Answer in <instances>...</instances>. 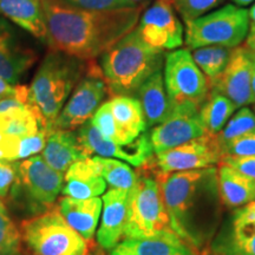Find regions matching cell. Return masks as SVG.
Returning <instances> with one entry per match:
<instances>
[{"label": "cell", "instance_id": "4", "mask_svg": "<svg viewBox=\"0 0 255 255\" xmlns=\"http://www.w3.org/2000/svg\"><path fill=\"white\" fill-rule=\"evenodd\" d=\"M88 62L51 50L41 62L28 87V104L53 129V123L79 81Z\"/></svg>", "mask_w": 255, "mask_h": 255}, {"label": "cell", "instance_id": "32", "mask_svg": "<svg viewBox=\"0 0 255 255\" xmlns=\"http://www.w3.org/2000/svg\"><path fill=\"white\" fill-rule=\"evenodd\" d=\"M21 234L0 200V255H18Z\"/></svg>", "mask_w": 255, "mask_h": 255}, {"label": "cell", "instance_id": "19", "mask_svg": "<svg viewBox=\"0 0 255 255\" xmlns=\"http://www.w3.org/2000/svg\"><path fill=\"white\" fill-rule=\"evenodd\" d=\"M43 158L58 171H66L75 162L91 157L72 130L52 129L47 135Z\"/></svg>", "mask_w": 255, "mask_h": 255}, {"label": "cell", "instance_id": "14", "mask_svg": "<svg viewBox=\"0 0 255 255\" xmlns=\"http://www.w3.org/2000/svg\"><path fill=\"white\" fill-rule=\"evenodd\" d=\"M253 70V53L246 46L234 47L223 71L218 77L208 81L210 90L228 97L238 108L252 104Z\"/></svg>", "mask_w": 255, "mask_h": 255}, {"label": "cell", "instance_id": "20", "mask_svg": "<svg viewBox=\"0 0 255 255\" xmlns=\"http://www.w3.org/2000/svg\"><path fill=\"white\" fill-rule=\"evenodd\" d=\"M57 208L70 227L87 241L92 240L103 208L101 197L77 200L64 196L58 201Z\"/></svg>", "mask_w": 255, "mask_h": 255}, {"label": "cell", "instance_id": "34", "mask_svg": "<svg viewBox=\"0 0 255 255\" xmlns=\"http://www.w3.org/2000/svg\"><path fill=\"white\" fill-rule=\"evenodd\" d=\"M170 1L186 23L209 13L213 8L222 4L223 0H170Z\"/></svg>", "mask_w": 255, "mask_h": 255}, {"label": "cell", "instance_id": "7", "mask_svg": "<svg viewBox=\"0 0 255 255\" xmlns=\"http://www.w3.org/2000/svg\"><path fill=\"white\" fill-rule=\"evenodd\" d=\"M251 19L246 8L228 4L202 17L186 21V44L189 50L220 45L231 49L246 39Z\"/></svg>", "mask_w": 255, "mask_h": 255}, {"label": "cell", "instance_id": "16", "mask_svg": "<svg viewBox=\"0 0 255 255\" xmlns=\"http://www.w3.org/2000/svg\"><path fill=\"white\" fill-rule=\"evenodd\" d=\"M18 181L26 195L38 206L55 203L64 186V175L46 163L43 156H32L18 163Z\"/></svg>", "mask_w": 255, "mask_h": 255}, {"label": "cell", "instance_id": "18", "mask_svg": "<svg viewBox=\"0 0 255 255\" xmlns=\"http://www.w3.org/2000/svg\"><path fill=\"white\" fill-rule=\"evenodd\" d=\"M129 191L110 189L103 195V215L97 231V244L102 250L113 251L122 240L127 222Z\"/></svg>", "mask_w": 255, "mask_h": 255}, {"label": "cell", "instance_id": "8", "mask_svg": "<svg viewBox=\"0 0 255 255\" xmlns=\"http://www.w3.org/2000/svg\"><path fill=\"white\" fill-rule=\"evenodd\" d=\"M163 79L173 105L190 103L200 108L209 95L208 79L187 49H177L165 55Z\"/></svg>", "mask_w": 255, "mask_h": 255}, {"label": "cell", "instance_id": "5", "mask_svg": "<svg viewBox=\"0 0 255 255\" xmlns=\"http://www.w3.org/2000/svg\"><path fill=\"white\" fill-rule=\"evenodd\" d=\"M176 234L164 206L161 187L148 162L137 169V180L128 195L124 239Z\"/></svg>", "mask_w": 255, "mask_h": 255}, {"label": "cell", "instance_id": "38", "mask_svg": "<svg viewBox=\"0 0 255 255\" xmlns=\"http://www.w3.org/2000/svg\"><path fill=\"white\" fill-rule=\"evenodd\" d=\"M18 182V163L17 162L0 161V197H6Z\"/></svg>", "mask_w": 255, "mask_h": 255}, {"label": "cell", "instance_id": "46", "mask_svg": "<svg viewBox=\"0 0 255 255\" xmlns=\"http://www.w3.org/2000/svg\"><path fill=\"white\" fill-rule=\"evenodd\" d=\"M88 255H104L103 252H102V250H98V248L96 247H91L90 251H89Z\"/></svg>", "mask_w": 255, "mask_h": 255}, {"label": "cell", "instance_id": "15", "mask_svg": "<svg viewBox=\"0 0 255 255\" xmlns=\"http://www.w3.org/2000/svg\"><path fill=\"white\" fill-rule=\"evenodd\" d=\"M210 248L215 255H255V201L233 212Z\"/></svg>", "mask_w": 255, "mask_h": 255}, {"label": "cell", "instance_id": "43", "mask_svg": "<svg viewBox=\"0 0 255 255\" xmlns=\"http://www.w3.org/2000/svg\"><path fill=\"white\" fill-rule=\"evenodd\" d=\"M252 104H255V56H254L253 79H252Z\"/></svg>", "mask_w": 255, "mask_h": 255}, {"label": "cell", "instance_id": "13", "mask_svg": "<svg viewBox=\"0 0 255 255\" xmlns=\"http://www.w3.org/2000/svg\"><path fill=\"white\" fill-rule=\"evenodd\" d=\"M199 109L190 103L174 105L167 120L151 130L150 141L155 154L206 135L199 116Z\"/></svg>", "mask_w": 255, "mask_h": 255}, {"label": "cell", "instance_id": "27", "mask_svg": "<svg viewBox=\"0 0 255 255\" xmlns=\"http://www.w3.org/2000/svg\"><path fill=\"white\" fill-rule=\"evenodd\" d=\"M41 128L52 130L43 117L36 110L32 109L30 105L21 109L0 114V131L6 135L23 138L34 135Z\"/></svg>", "mask_w": 255, "mask_h": 255}, {"label": "cell", "instance_id": "29", "mask_svg": "<svg viewBox=\"0 0 255 255\" xmlns=\"http://www.w3.org/2000/svg\"><path fill=\"white\" fill-rule=\"evenodd\" d=\"M97 157L101 176L110 186V189H122L129 191L136 183L137 171L124 162L116 158Z\"/></svg>", "mask_w": 255, "mask_h": 255}, {"label": "cell", "instance_id": "45", "mask_svg": "<svg viewBox=\"0 0 255 255\" xmlns=\"http://www.w3.org/2000/svg\"><path fill=\"white\" fill-rule=\"evenodd\" d=\"M248 13H250V19H251V23L255 25V2L253 5H252V7L250 11H248Z\"/></svg>", "mask_w": 255, "mask_h": 255}, {"label": "cell", "instance_id": "42", "mask_svg": "<svg viewBox=\"0 0 255 255\" xmlns=\"http://www.w3.org/2000/svg\"><path fill=\"white\" fill-rule=\"evenodd\" d=\"M15 85L8 84L7 82H5L4 79L0 78V97H4V96H8L13 94Z\"/></svg>", "mask_w": 255, "mask_h": 255}, {"label": "cell", "instance_id": "3", "mask_svg": "<svg viewBox=\"0 0 255 255\" xmlns=\"http://www.w3.org/2000/svg\"><path fill=\"white\" fill-rule=\"evenodd\" d=\"M163 65L164 51L144 43L136 28L104 52L100 60L108 90L116 96L135 95Z\"/></svg>", "mask_w": 255, "mask_h": 255}, {"label": "cell", "instance_id": "11", "mask_svg": "<svg viewBox=\"0 0 255 255\" xmlns=\"http://www.w3.org/2000/svg\"><path fill=\"white\" fill-rule=\"evenodd\" d=\"M136 30L154 49L177 50L184 43V28L170 0H155L143 12Z\"/></svg>", "mask_w": 255, "mask_h": 255}, {"label": "cell", "instance_id": "23", "mask_svg": "<svg viewBox=\"0 0 255 255\" xmlns=\"http://www.w3.org/2000/svg\"><path fill=\"white\" fill-rule=\"evenodd\" d=\"M218 184L220 197L225 207L237 209L255 201L254 178L223 162L218 167Z\"/></svg>", "mask_w": 255, "mask_h": 255}, {"label": "cell", "instance_id": "39", "mask_svg": "<svg viewBox=\"0 0 255 255\" xmlns=\"http://www.w3.org/2000/svg\"><path fill=\"white\" fill-rule=\"evenodd\" d=\"M223 163L231 165L242 174L255 180V155L252 156H225L221 159Z\"/></svg>", "mask_w": 255, "mask_h": 255}, {"label": "cell", "instance_id": "24", "mask_svg": "<svg viewBox=\"0 0 255 255\" xmlns=\"http://www.w3.org/2000/svg\"><path fill=\"white\" fill-rule=\"evenodd\" d=\"M0 15L46 43L47 31L40 0H0Z\"/></svg>", "mask_w": 255, "mask_h": 255}, {"label": "cell", "instance_id": "1", "mask_svg": "<svg viewBox=\"0 0 255 255\" xmlns=\"http://www.w3.org/2000/svg\"><path fill=\"white\" fill-rule=\"evenodd\" d=\"M50 50L94 60L135 30L148 4L108 11L72 7L62 0H40Z\"/></svg>", "mask_w": 255, "mask_h": 255}, {"label": "cell", "instance_id": "6", "mask_svg": "<svg viewBox=\"0 0 255 255\" xmlns=\"http://www.w3.org/2000/svg\"><path fill=\"white\" fill-rule=\"evenodd\" d=\"M20 234L21 242L32 255H88L91 248L56 207L25 220Z\"/></svg>", "mask_w": 255, "mask_h": 255}, {"label": "cell", "instance_id": "36", "mask_svg": "<svg viewBox=\"0 0 255 255\" xmlns=\"http://www.w3.org/2000/svg\"><path fill=\"white\" fill-rule=\"evenodd\" d=\"M62 1L72 7L88 9V11H108V9L137 6V4L132 2L131 0H62Z\"/></svg>", "mask_w": 255, "mask_h": 255}, {"label": "cell", "instance_id": "44", "mask_svg": "<svg viewBox=\"0 0 255 255\" xmlns=\"http://www.w3.org/2000/svg\"><path fill=\"white\" fill-rule=\"evenodd\" d=\"M233 2H234L235 5H238V6H247V5H250V4H252V2H254L255 0H232Z\"/></svg>", "mask_w": 255, "mask_h": 255}, {"label": "cell", "instance_id": "9", "mask_svg": "<svg viewBox=\"0 0 255 255\" xmlns=\"http://www.w3.org/2000/svg\"><path fill=\"white\" fill-rule=\"evenodd\" d=\"M222 151L216 135H206L152 156L150 162L159 174L197 170L221 163Z\"/></svg>", "mask_w": 255, "mask_h": 255}, {"label": "cell", "instance_id": "2", "mask_svg": "<svg viewBox=\"0 0 255 255\" xmlns=\"http://www.w3.org/2000/svg\"><path fill=\"white\" fill-rule=\"evenodd\" d=\"M150 159L148 164L161 187L174 232L200 255L207 254L222 216L218 168L159 174Z\"/></svg>", "mask_w": 255, "mask_h": 255}, {"label": "cell", "instance_id": "31", "mask_svg": "<svg viewBox=\"0 0 255 255\" xmlns=\"http://www.w3.org/2000/svg\"><path fill=\"white\" fill-rule=\"evenodd\" d=\"M251 131H255V113L250 108L244 107L229 119L225 128L216 135V138L222 149L223 145L235 137Z\"/></svg>", "mask_w": 255, "mask_h": 255}, {"label": "cell", "instance_id": "28", "mask_svg": "<svg viewBox=\"0 0 255 255\" xmlns=\"http://www.w3.org/2000/svg\"><path fill=\"white\" fill-rule=\"evenodd\" d=\"M233 49L227 46L210 45L193 50L194 62L208 81L218 77L227 65Z\"/></svg>", "mask_w": 255, "mask_h": 255}, {"label": "cell", "instance_id": "33", "mask_svg": "<svg viewBox=\"0 0 255 255\" xmlns=\"http://www.w3.org/2000/svg\"><path fill=\"white\" fill-rule=\"evenodd\" d=\"M90 121L105 138L116 143H122V144H128V143H130L127 141L126 137H124L122 132H121L120 128L114 119L109 101L100 105V108L96 110V113L94 114V116L91 117Z\"/></svg>", "mask_w": 255, "mask_h": 255}, {"label": "cell", "instance_id": "35", "mask_svg": "<svg viewBox=\"0 0 255 255\" xmlns=\"http://www.w3.org/2000/svg\"><path fill=\"white\" fill-rule=\"evenodd\" d=\"M50 131L51 130L47 128H41L39 131L34 135L19 138L18 159L30 158L32 156H36L38 152L43 151Z\"/></svg>", "mask_w": 255, "mask_h": 255}, {"label": "cell", "instance_id": "37", "mask_svg": "<svg viewBox=\"0 0 255 255\" xmlns=\"http://www.w3.org/2000/svg\"><path fill=\"white\" fill-rule=\"evenodd\" d=\"M222 158L225 156H252L255 155V131L235 137L222 146Z\"/></svg>", "mask_w": 255, "mask_h": 255}, {"label": "cell", "instance_id": "41", "mask_svg": "<svg viewBox=\"0 0 255 255\" xmlns=\"http://www.w3.org/2000/svg\"><path fill=\"white\" fill-rule=\"evenodd\" d=\"M245 46H246L247 49L255 56V25L252 23L250 25V30H248V33L246 37V45Z\"/></svg>", "mask_w": 255, "mask_h": 255}, {"label": "cell", "instance_id": "49", "mask_svg": "<svg viewBox=\"0 0 255 255\" xmlns=\"http://www.w3.org/2000/svg\"><path fill=\"white\" fill-rule=\"evenodd\" d=\"M254 113H255V105H254Z\"/></svg>", "mask_w": 255, "mask_h": 255}, {"label": "cell", "instance_id": "21", "mask_svg": "<svg viewBox=\"0 0 255 255\" xmlns=\"http://www.w3.org/2000/svg\"><path fill=\"white\" fill-rule=\"evenodd\" d=\"M111 255H200L177 234L142 239H124Z\"/></svg>", "mask_w": 255, "mask_h": 255}, {"label": "cell", "instance_id": "30", "mask_svg": "<svg viewBox=\"0 0 255 255\" xmlns=\"http://www.w3.org/2000/svg\"><path fill=\"white\" fill-rule=\"evenodd\" d=\"M66 183L63 186L64 196L77 200H88L100 197L107 189V182L102 176L94 177H65Z\"/></svg>", "mask_w": 255, "mask_h": 255}, {"label": "cell", "instance_id": "26", "mask_svg": "<svg viewBox=\"0 0 255 255\" xmlns=\"http://www.w3.org/2000/svg\"><path fill=\"white\" fill-rule=\"evenodd\" d=\"M237 109V105L228 97L215 90H210L205 103L199 109V116L206 133L218 135Z\"/></svg>", "mask_w": 255, "mask_h": 255}, {"label": "cell", "instance_id": "10", "mask_svg": "<svg viewBox=\"0 0 255 255\" xmlns=\"http://www.w3.org/2000/svg\"><path fill=\"white\" fill-rule=\"evenodd\" d=\"M108 87L101 68L89 64L85 77H83L75 91L63 107L53 123V129L75 130L81 128L94 116L107 96Z\"/></svg>", "mask_w": 255, "mask_h": 255}, {"label": "cell", "instance_id": "12", "mask_svg": "<svg viewBox=\"0 0 255 255\" xmlns=\"http://www.w3.org/2000/svg\"><path fill=\"white\" fill-rule=\"evenodd\" d=\"M77 136L79 142L91 156L96 154L101 157L126 161L136 168L142 167L154 156L150 135L146 132L141 133L128 144H122L105 138L91 121H88L79 128Z\"/></svg>", "mask_w": 255, "mask_h": 255}, {"label": "cell", "instance_id": "47", "mask_svg": "<svg viewBox=\"0 0 255 255\" xmlns=\"http://www.w3.org/2000/svg\"><path fill=\"white\" fill-rule=\"evenodd\" d=\"M132 2H135L137 5H141V4H148L149 0H131Z\"/></svg>", "mask_w": 255, "mask_h": 255}, {"label": "cell", "instance_id": "25", "mask_svg": "<svg viewBox=\"0 0 255 255\" xmlns=\"http://www.w3.org/2000/svg\"><path fill=\"white\" fill-rule=\"evenodd\" d=\"M114 119L128 142L145 132L146 122L141 103L131 96H115L109 101Z\"/></svg>", "mask_w": 255, "mask_h": 255}, {"label": "cell", "instance_id": "22", "mask_svg": "<svg viewBox=\"0 0 255 255\" xmlns=\"http://www.w3.org/2000/svg\"><path fill=\"white\" fill-rule=\"evenodd\" d=\"M135 95L141 103L148 127H156L164 122L174 108L165 90L162 70L146 79Z\"/></svg>", "mask_w": 255, "mask_h": 255}, {"label": "cell", "instance_id": "48", "mask_svg": "<svg viewBox=\"0 0 255 255\" xmlns=\"http://www.w3.org/2000/svg\"><path fill=\"white\" fill-rule=\"evenodd\" d=\"M205 255H215V254L214 253H209V252H208V253L205 254Z\"/></svg>", "mask_w": 255, "mask_h": 255}, {"label": "cell", "instance_id": "17", "mask_svg": "<svg viewBox=\"0 0 255 255\" xmlns=\"http://www.w3.org/2000/svg\"><path fill=\"white\" fill-rule=\"evenodd\" d=\"M36 60V52L18 38L7 21L0 19V78L17 85Z\"/></svg>", "mask_w": 255, "mask_h": 255}, {"label": "cell", "instance_id": "40", "mask_svg": "<svg viewBox=\"0 0 255 255\" xmlns=\"http://www.w3.org/2000/svg\"><path fill=\"white\" fill-rule=\"evenodd\" d=\"M19 137L0 131V161L14 162L18 159Z\"/></svg>", "mask_w": 255, "mask_h": 255}]
</instances>
